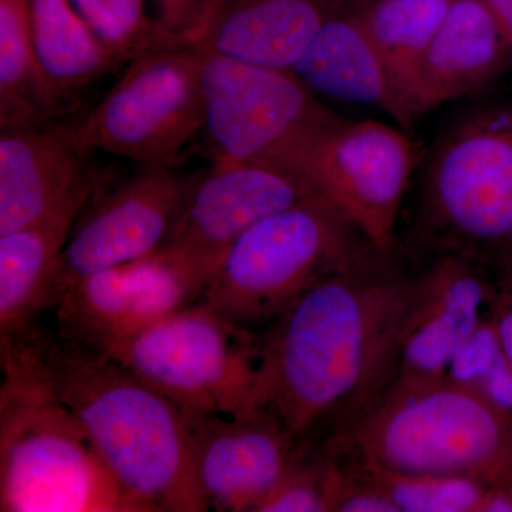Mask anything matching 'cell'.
Wrapping results in <instances>:
<instances>
[{"label":"cell","mask_w":512,"mask_h":512,"mask_svg":"<svg viewBox=\"0 0 512 512\" xmlns=\"http://www.w3.org/2000/svg\"><path fill=\"white\" fill-rule=\"evenodd\" d=\"M421 266L373 247L258 333L255 406L296 440L335 429L382 392Z\"/></svg>","instance_id":"cell-1"},{"label":"cell","mask_w":512,"mask_h":512,"mask_svg":"<svg viewBox=\"0 0 512 512\" xmlns=\"http://www.w3.org/2000/svg\"><path fill=\"white\" fill-rule=\"evenodd\" d=\"M37 359L138 512L210 511L192 466L190 413L104 353L40 330Z\"/></svg>","instance_id":"cell-2"},{"label":"cell","mask_w":512,"mask_h":512,"mask_svg":"<svg viewBox=\"0 0 512 512\" xmlns=\"http://www.w3.org/2000/svg\"><path fill=\"white\" fill-rule=\"evenodd\" d=\"M0 511L138 512L49 383L32 338L0 342Z\"/></svg>","instance_id":"cell-3"},{"label":"cell","mask_w":512,"mask_h":512,"mask_svg":"<svg viewBox=\"0 0 512 512\" xmlns=\"http://www.w3.org/2000/svg\"><path fill=\"white\" fill-rule=\"evenodd\" d=\"M325 434L397 473L512 491L511 414L447 375L392 384Z\"/></svg>","instance_id":"cell-4"},{"label":"cell","mask_w":512,"mask_h":512,"mask_svg":"<svg viewBox=\"0 0 512 512\" xmlns=\"http://www.w3.org/2000/svg\"><path fill=\"white\" fill-rule=\"evenodd\" d=\"M414 255H457L491 274L512 259V103L477 107L444 127L421 173Z\"/></svg>","instance_id":"cell-5"},{"label":"cell","mask_w":512,"mask_h":512,"mask_svg":"<svg viewBox=\"0 0 512 512\" xmlns=\"http://www.w3.org/2000/svg\"><path fill=\"white\" fill-rule=\"evenodd\" d=\"M373 247L332 201L311 195L248 229L221 259L201 301L261 333L319 279Z\"/></svg>","instance_id":"cell-6"},{"label":"cell","mask_w":512,"mask_h":512,"mask_svg":"<svg viewBox=\"0 0 512 512\" xmlns=\"http://www.w3.org/2000/svg\"><path fill=\"white\" fill-rule=\"evenodd\" d=\"M198 52L204 130L214 157L271 161L308 178L323 138L343 117L292 70Z\"/></svg>","instance_id":"cell-7"},{"label":"cell","mask_w":512,"mask_h":512,"mask_svg":"<svg viewBox=\"0 0 512 512\" xmlns=\"http://www.w3.org/2000/svg\"><path fill=\"white\" fill-rule=\"evenodd\" d=\"M107 355L188 412L256 409L258 333L205 302L141 330Z\"/></svg>","instance_id":"cell-8"},{"label":"cell","mask_w":512,"mask_h":512,"mask_svg":"<svg viewBox=\"0 0 512 512\" xmlns=\"http://www.w3.org/2000/svg\"><path fill=\"white\" fill-rule=\"evenodd\" d=\"M204 123L201 53L190 46L131 60L104 99L73 120L84 147L140 165H173Z\"/></svg>","instance_id":"cell-9"},{"label":"cell","mask_w":512,"mask_h":512,"mask_svg":"<svg viewBox=\"0 0 512 512\" xmlns=\"http://www.w3.org/2000/svg\"><path fill=\"white\" fill-rule=\"evenodd\" d=\"M214 266L163 247L74 282L56 306L60 339L107 353L130 336L200 302Z\"/></svg>","instance_id":"cell-10"},{"label":"cell","mask_w":512,"mask_h":512,"mask_svg":"<svg viewBox=\"0 0 512 512\" xmlns=\"http://www.w3.org/2000/svg\"><path fill=\"white\" fill-rule=\"evenodd\" d=\"M197 177L177 173L173 165H140L133 177L116 187H101L80 212L63 249L62 296L84 276L160 251Z\"/></svg>","instance_id":"cell-11"},{"label":"cell","mask_w":512,"mask_h":512,"mask_svg":"<svg viewBox=\"0 0 512 512\" xmlns=\"http://www.w3.org/2000/svg\"><path fill=\"white\" fill-rule=\"evenodd\" d=\"M414 160L413 143L399 128L343 117L320 144L308 178L373 244L390 247Z\"/></svg>","instance_id":"cell-12"},{"label":"cell","mask_w":512,"mask_h":512,"mask_svg":"<svg viewBox=\"0 0 512 512\" xmlns=\"http://www.w3.org/2000/svg\"><path fill=\"white\" fill-rule=\"evenodd\" d=\"M494 295V276L484 265L457 255L429 256L397 333L383 390L446 376L487 319Z\"/></svg>","instance_id":"cell-13"},{"label":"cell","mask_w":512,"mask_h":512,"mask_svg":"<svg viewBox=\"0 0 512 512\" xmlns=\"http://www.w3.org/2000/svg\"><path fill=\"white\" fill-rule=\"evenodd\" d=\"M315 194L311 180L285 165L215 158L192 185L164 247L217 269L248 229Z\"/></svg>","instance_id":"cell-14"},{"label":"cell","mask_w":512,"mask_h":512,"mask_svg":"<svg viewBox=\"0 0 512 512\" xmlns=\"http://www.w3.org/2000/svg\"><path fill=\"white\" fill-rule=\"evenodd\" d=\"M188 413L195 480L210 510L256 512L299 440L262 407L234 414Z\"/></svg>","instance_id":"cell-15"},{"label":"cell","mask_w":512,"mask_h":512,"mask_svg":"<svg viewBox=\"0 0 512 512\" xmlns=\"http://www.w3.org/2000/svg\"><path fill=\"white\" fill-rule=\"evenodd\" d=\"M94 151L77 137L73 121L0 136V235L18 231L104 187L93 170Z\"/></svg>","instance_id":"cell-16"},{"label":"cell","mask_w":512,"mask_h":512,"mask_svg":"<svg viewBox=\"0 0 512 512\" xmlns=\"http://www.w3.org/2000/svg\"><path fill=\"white\" fill-rule=\"evenodd\" d=\"M508 70L510 49L483 0H454L421 60L410 96L414 119L484 92Z\"/></svg>","instance_id":"cell-17"},{"label":"cell","mask_w":512,"mask_h":512,"mask_svg":"<svg viewBox=\"0 0 512 512\" xmlns=\"http://www.w3.org/2000/svg\"><path fill=\"white\" fill-rule=\"evenodd\" d=\"M350 0H221L195 49L292 70Z\"/></svg>","instance_id":"cell-18"},{"label":"cell","mask_w":512,"mask_h":512,"mask_svg":"<svg viewBox=\"0 0 512 512\" xmlns=\"http://www.w3.org/2000/svg\"><path fill=\"white\" fill-rule=\"evenodd\" d=\"M92 197L0 235V342L32 338L42 330L43 313L56 309L62 296L60 258L74 222Z\"/></svg>","instance_id":"cell-19"},{"label":"cell","mask_w":512,"mask_h":512,"mask_svg":"<svg viewBox=\"0 0 512 512\" xmlns=\"http://www.w3.org/2000/svg\"><path fill=\"white\" fill-rule=\"evenodd\" d=\"M348 6L313 37L292 72L313 93L380 107L402 130H409L414 121L394 90L375 47Z\"/></svg>","instance_id":"cell-20"},{"label":"cell","mask_w":512,"mask_h":512,"mask_svg":"<svg viewBox=\"0 0 512 512\" xmlns=\"http://www.w3.org/2000/svg\"><path fill=\"white\" fill-rule=\"evenodd\" d=\"M28 10L37 60L62 104L119 67L72 0H28Z\"/></svg>","instance_id":"cell-21"},{"label":"cell","mask_w":512,"mask_h":512,"mask_svg":"<svg viewBox=\"0 0 512 512\" xmlns=\"http://www.w3.org/2000/svg\"><path fill=\"white\" fill-rule=\"evenodd\" d=\"M454 0H355L349 10L359 20L409 116L414 82L431 40Z\"/></svg>","instance_id":"cell-22"},{"label":"cell","mask_w":512,"mask_h":512,"mask_svg":"<svg viewBox=\"0 0 512 512\" xmlns=\"http://www.w3.org/2000/svg\"><path fill=\"white\" fill-rule=\"evenodd\" d=\"M62 107L37 60L28 0H0V128L50 126Z\"/></svg>","instance_id":"cell-23"},{"label":"cell","mask_w":512,"mask_h":512,"mask_svg":"<svg viewBox=\"0 0 512 512\" xmlns=\"http://www.w3.org/2000/svg\"><path fill=\"white\" fill-rule=\"evenodd\" d=\"M359 457L399 512H491L495 488L480 481L397 473Z\"/></svg>","instance_id":"cell-24"},{"label":"cell","mask_w":512,"mask_h":512,"mask_svg":"<svg viewBox=\"0 0 512 512\" xmlns=\"http://www.w3.org/2000/svg\"><path fill=\"white\" fill-rule=\"evenodd\" d=\"M72 3L119 66L150 50L171 46L161 36L153 16L148 15L146 0H72Z\"/></svg>","instance_id":"cell-25"},{"label":"cell","mask_w":512,"mask_h":512,"mask_svg":"<svg viewBox=\"0 0 512 512\" xmlns=\"http://www.w3.org/2000/svg\"><path fill=\"white\" fill-rule=\"evenodd\" d=\"M332 451L322 434L299 440L278 483L256 512H328Z\"/></svg>","instance_id":"cell-26"},{"label":"cell","mask_w":512,"mask_h":512,"mask_svg":"<svg viewBox=\"0 0 512 512\" xmlns=\"http://www.w3.org/2000/svg\"><path fill=\"white\" fill-rule=\"evenodd\" d=\"M447 376L512 416V359L490 316L454 357Z\"/></svg>","instance_id":"cell-27"},{"label":"cell","mask_w":512,"mask_h":512,"mask_svg":"<svg viewBox=\"0 0 512 512\" xmlns=\"http://www.w3.org/2000/svg\"><path fill=\"white\" fill-rule=\"evenodd\" d=\"M161 36L171 46L195 47L207 32L221 0H151Z\"/></svg>","instance_id":"cell-28"},{"label":"cell","mask_w":512,"mask_h":512,"mask_svg":"<svg viewBox=\"0 0 512 512\" xmlns=\"http://www.w3.org/2000/svg\"><path fill=\"white\" fill-rule=\"evenodd\" d=\"M495 295L490 316L505 352L512 359V259L494 274Z\"/></svg>","instance_id":"cell-29"},{"label":"cell","mask_w":512,"mask_h":512,"mask_svg":"<svg viewBox=\"0 0 512 512\" xmlns=\"http://www.w3.org/2000/svg\"><path fill=\"white\" fill-rule=\"evenodd\" d=\"M483 2L493 15L498 29L503 33L512 60V0H483Z\"/></svg>","instance_id":"cell-30"}]
</instances>
